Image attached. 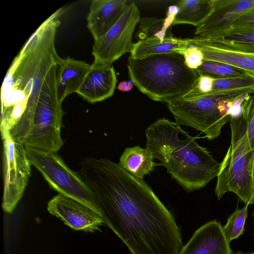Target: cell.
Returning <instances> with one entry per match:
<instances>
[{
	"instance_id": "cell-5",
	"label": "cell",
	"mask_w": 254,
	"mask_h": 254,
	"mask_svg": "<svg viewBox=\"0 0 254 254\" xmlns=\"http://www.w3.org/2000/svg\"><path fill=\"white\" fill-rule=\"evenodd\" d=\"M253 93L254 88L212 92L183 97L167 105L178 125L194 128L212 140L219 136L223 126L230 121L235 100Z\"/></svg>"
},
{
	"instance_id": "cell-21",
	"label": "cell",
	"mask_w": 254,
	"mask_h": 254,
	"mask_svg": "<svg viewBox=\"0 0 254 254\" xmlns=\"http://www.w3.org/2000/svg\"><path fill=\"white\" fill-rule=\"evenodd\" d=\"M213 0H183L176 5L179 8L174 25L187 24L198 26L211 11Z\"/></svg>"
},
{
	"instance_id": "cell-29",
	"label": "cell",
	"mask_w": 254,
	"mask_h": 254,
	"mask_svg": "<svg viewBox=\"0 0 254 254\" xmlns=\"http://www.w3.org/2000/svg\"><path fill=\"white\" fill-rule=\"evenodd\" d=\"M253 28H254V7L238 17L227 30H243Z\"/></svg>"
},
{
	"instance_id": "cell-24",
	"label": "cell",
	"mask_w": 254,
	"mask_h": 254,
	"mask_svg": "<svg viewBox=\"0 0 254 254\" xmlns=\"http://www.w3.org/2000/svg\"><path fill=\"white\" fill-rule=\"evenodd\" d=\"M164 19L155 17H142L139 21V25L135 38L138 41L150 38H158L163 41L166 36L164 29Z\"/></svg>"
},
{
	"instance_id": "cell-8",
	"label": "cell",
	"mask_w": 254,
	"mask_h": 254,
	"mask_svg": "<svg viewBox=\"0 0 254 254\" xmlns=\"http://www.w3.org/2000/svg\"><path fill=\"white\" fill-rule=\"evenodd\" d=\"M3 144L4 182L2 208L11 213L20 200L31 176V165L25 146L15 141L7 128L0 127Z\"/></svg>"
},
{
	"instance_id": "cell-26",
	"label": "cell",
	"mask_w": 254,
	"mask_h": 254,
	"mask_svg": "<svg viewBox=\"0 0 254 254\" xmlns=\"http://www.w3.org/2000/svg\"><path fill=\"white\" fill-rule=\"evenodd\" d=\"M242 116L247 129L249 145L254 150V93L248 95L242 104Z\"/></svg>"
},
{
	"instance_id": "cell-17",
	"label": "cell",
	"mask_w": 254,
	"mask_h": 254,
	"mask_svg": "<svg viewBox=\"0 0 254 254\" xmlns=\"http://www.w3.org/2000/svg\"><path fill=\"white\" fill-rule=\"evenodd\" d=\"M87 63L68 57L61 59L57 72V89L61 102L71 94L76 93L90 67Z\"/></svg>"
},
{
	"instance_id": "cell-3",
	"label": "cell",
	"mask_w": 254,
	"mask_h": 254,
	"mask_svg": "<svg viewBox=\"0 0 254 254\" xmlns=\"http://www.w3.org/2000/svg\"><path fill=\"white\" fill-rule=\"evenodd\" d=\"M145 132L146 147L187 191L201 189L217 176L220 163L176 122L159 119Z\"/></svg>"
},
{
	"instance_id": "cell-10",
	"label": "cell",
	"mask_w": 254,
	"mask_h": 254,
	"mask_svg": "<svg viewBox=\"0 0 254 254\" xmlns=\"http://www.w3.org/2000/svg\"><path fill=\"white\" fill-rule=\"evenodd\" d=\"M136 5L128 4L117 22L102 36L94 39L92 55L93 63L112 65L126 53L131 52L132 38L140 18Z\"/></svg>"
},
{
	"instance_id": "cell-28",
	"label": "cell",
	"mask_w": 254,
	"mask_h": 254,
	"mask_svg": "<svg viewBox=\"0 0 254 254\" xmlns=\"http://www.w3.org/2000/svg\"><path fill=\"white\" fill-rule=\"evenodd\" d=\"M214 79L209 76L199 75L194 87L183 97H190L212 92Z\"/></svg>"
},
{
	"instance_id": "cell-15",
	"label": "cell",
	"mask_w": 254,
	"mask_h": 254,
	"mask_svg": "<svg viewBox=\"0 0 254 254\" xmlns=\"http://www.w3.org/2000/svg\"><path fill=\"white\" fill-rule=\"evenodd\" d=\"M126 0H93L89 6L87 27L94 39L105 35L117 22L128 4Z\"/></svg>"
},
{
	"instance_id": "cell-9",
	"label": "cell",
	"mask_w": 254,
	"mask_h": 254,
	"mask_svg": "<svg viewBox=\"0 0 254 254\" xmlns=\"http://www.w3.org/2000/svg\"><path fill=\"white\" fill-rule=\"evenodd\" d=\"M58 93L40 100L35 108L25 147L58 152L64 144L61 134L64 112Z\"/></svg>"
},
{
	"instance_id": "cell-14",
	"label": "cell",
	"mask_w": 254,
	"mask_h": 254,
	"mask_svg": "<svg viewBox=\"0 0 254 254\" xmlns=\"http://www.w3.org/2000/svg\"><path fill=\"white\" fill-rule=\"evenodd\" d=\"M117 83L116 73L112 65L93 63L76 93L93 104L111 97Z\"/></svg>"
},
{
	"instance_id": "cell-23",
	"label": "cell",
	"mask_w": 254,
	"mask_h": 254,
	"mask_svg": "<svg viewBox=\"0 0 254 254\" xmlns=\"http://www.w3.org/2000/svg\"><path fill=\"white\" fill-rule=\"evenodd\" d=\"M248 206L245 205L242 209H237L228 218L226 224L222 226L225 237L230 244L234 240L238 239L245 230V225L248 214Z\"/></svg>"
},
{
	"instance_id": "cell-22",
	"label": "cell",
	"mask_w": 254,
	"mask_h": 254,
	"mask_svg": "<svg viewBox=\"0 0 254 254\" xmlns=\"http://www.w3.org/2000/svg\"><path fill=\"white\" fill-rule=\"evenodd\" d=\"M195 70L199 75H208L214 79L236 77L247 73L243 69L228 64L209 60H204Z\"/></svg>"
},
{
	"instance_id": "cell-11",
	"label": "cell",
	"mask_w": 254,
	"mask_h": 254,
	"mask_svg": "<svg viewBox=\"0 0 254 254\" xmlns=\"http://www.w3.org/2000/svg\"><path fill=\"white\" fill-rule=\"evenodd\" d=\"M47 209L65 224L76 231L94 232L104 224L96 212L74 199L59 193L48 203Z\"/></svg>"
},
{
	"instance_id": "cell-25",
	"label": "cell",
	"mask_w": 254,
	"mask_h": 254,
	"mask_svg": "<svg viewBox=\"0 0 254 254\" xmlns=\"http://www.w3.org/2000/svg\"><path fill=\"white\" fill-rule=\"evenodd\" d=\"M245 88H254L253 74L247 72L244 75L236 77L214 79L212 92Z\"/></svg>"
},
{
	"instance_id": "cell-7",
	"label": "cell",
	"mask_w": 254,
	"mask_h": 254,
	"mask_svg": "<svg viewBox=\"0 0 254 254\" xmlns=\"http://www.w3.org/2000/svg\"><path fill=\"white\" fill-rule=\"evenodd\" d=\"M25 148L30 163L41 173L51 187L59 193L84 204L101 217L92 192L77 173L67 167L57 152Z\"/></svg>"
},
{
	"instance_id": "cell-2",
	"label": "cell",
	"mask_w": 254,
	"mask_h": 254,
	"mask_svg": "<svg viewBox=\"0 0 254 254\" xmlns=\"http://www.w3.org/2000/svg\"><path fill=\"white\" fill-rule=\"evenodd\" d=\"M60 16L53 13L34 32L10 64L1 86L0 127L15 136L29 132L38 102L58 93L60 61L55 38Z\"/></svg>"
},
{
	"instance_id": "cell-32",
	"label": "cell",
	"mask_w": 254,
	"mask_h": 254,
	"mask_svg": "<svg viewBox=\"0 0 254 254\" xmlns=\"http://www.w3.org/2000/svg\"><path fill=\"white\" fill-rule=\"evenodd\" d=\"M253 215L254 219V211L253 212Z\"/></svg>"
},
{
	"instance_id": "cell-6",
	"label": "cell",
	"mask_w": 254,
	"mask_h": 254,
	"mask_svg": "<svg viewBox=\"0 0 254 254\" xmlns=\"http://www.w3.org/2000/svg\"><path fill=\"white\" fill-rule=\"evenodd\" d=\"M230 145L220 163L215 193L218 199L228 191L246 205L254 204V150L251 149L244 123L232 119Z\"/></svg>"
},
{
	"instance_id": "cell-27",
	"label": "cell",
	"mask_w": 254,
	"mask_h": 254,
	"mask_svg": "<svg viewBox=\"0 0 254 254\" xmlns=\"http://www.w3.org/2000/svg\"><path fill=\"white\" fill-rule=\"evenodd\" d=\"M182 56L185 64L191 69L198 68L204 61L202 52L195 46L190 45L184 50Z\"/></svg>"
},
{
	"instance_id": "cell-18",
	"label": "cell",
	"mask_w": 254,
	"mask_h": 254,
	"mask_svg": "<svg viewBox=\"0 0 254 254\" xmlns=\"http://www.w3.org/2000/svg\"><path fill=\"white\" fill-rule=\"evenodd\" d=\"M190 45L188 39L175 38L169 35H166L163 41L158 38H150L134 43L129 57L133 59H138L173 53L182 55L184 50Z\"/></svg>"
},
{
	"instance_id": "cell-1",
	"label": "cell",
	"mask_w": 254,
	"mask_h": 254,
	"mask_svg": "<svg viewBox=\"0 0 254 254\" xmlns=\"http://www.w3.org/2000/svg\"><path fill=\"white\" fill-rule=\"evenodd\" d=\"M77 173L92 192L105 225L132 254H179L183 245L175 218L143 179L105 158L85 159Z\"/></svg>"
},
{
	"instance_id": "cell-12",
	"label": "cell",
	"mask_w": 254,
	"mask_h": 254,
	"mask_svg": "<svg viewBox=\"0 0 254 254\" xmlns=\"http://www.w3.org/2000/svg\"><path fill=\"white\" fill-rule=\"evenodd\" d=\"M253 7L254 0H213L211 12L196 26L195 37L211 38L224 32Z\"/></svg>"
},
{
	"instance_id": "cell-19",
	"label": "cell",
	"mask_w": 254,
	"mask_h": 254,
	"mask_svg": "<svg viewBox=\"0 0 254 254\" xmlns=\"http://www.w3.org/2000/svg\"><path fill=\"white\" fill-rule=\"evenodd\" d=\"M153 156L147 147L134 146L125 149L119 164L127 172L135 177L143 179L152 171L155 166Z\"/></svg>"
},
{
	"instance_id": "cell-20",
	"label": "cell",
	"mask_w": 254,
	"mask_h": 254,
	"mask_svg": "<svg viewBox=\"0 0 254 254\" xmlns=\"http://www.w3.org/2000/svg\"><path fill=\"white\" fill-rule=\"evenodd\" d=\"M202 52L204 60L223 63L243 69L254 75V54L221 49L196 44Z\"/></svg>"
},
{
	"instance_id": "cell-30",
	"label": "cell",
	"mask_w": 254,
	"mask_h": 254,
	"mask_svg": "<svg viewBox=\"0 0 254 254\" xmlns=\"http://www.w3.org/2000/svg\"><path fill=\"white\" fill-rule=\"evenodd\" d=\"M133 86L132 81L130 80L127 81H122L118 85V89L123 92H127L131 90Z\"/></svg>"
},
{
	"instance_id": "cell-31",
	"label": "cell",
	"mask_w": 254,
	"mask_h": 254,
	"mask_svg": "<svg viewBox=\"0 0 254 254\" xmlns=\"http://www.w3.org/2000/svg\"><path fill=\"white\" fill-rule=\"evenodd\" d=\"M234 254H254V252H251V253H243L242 252H238L235 253Z\"/></svg>"
},
{
	"instance_id": "cell-4",
	"label": "cell",
	"mask_w": 254,
	"mask_h": 254,
	"mask_svg": "<svg viewBox=\"0 0 254 254\" xmlns=\"http://www.w3.org/2000/svg\"><path fill=\"white\" fill-rule=\"evenodd\" d=\"M127 67L130 79L140 92L166 104L188 93L199 76L185 64L182 55L175 53L138 59L129 57Z\"/></svg>"
},
{
	"instance_id": "cell-13",
	"label": "cell",
	"mask_w": 254,
	"mask_h": 254,
	"mask_svg": "<svg viewBox=\"0 0 254 254\" xmlns=\"http://www.w3.org/2000/svg\"><path fill=\"white\" fill-rule=\"evenodd\" d=\"M179 254H233L220 222L209 221L197 229Z\"/></svg>"
},
{
	"instance_id": "cell-16",
	"label": "cell",
	"mask_w": 254,
	"mask_h": 254,
	"mask_svg": "<svg viewBox=\"0 0 254 254\" xmlns=\"http://www.w3.org/2000/svg\"><path fill=\"white\" fill-rule=\"evenodd\" d=\"M190 45H203L221 49L254 54V28L227 30L216 36L188 39Z\"/></svg>"
}]
</instances>
